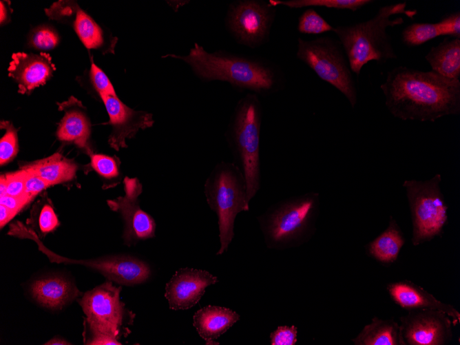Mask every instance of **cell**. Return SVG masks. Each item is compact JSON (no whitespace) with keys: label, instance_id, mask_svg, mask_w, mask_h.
<instances>
[{"label":"cell","instance_id":"6da1fadb","mask_svg":"<svg viewBox=\"0 0 460 345\" xmlns=\"http://www.w3.org/2000/svg\"><path fill=\"white\" fill-rule=\"evenodd\" d=\"M390 113L402 121L434 122L460 114V81L398 66L380 85Z\"/></svg>","mask_w":460,"mask_h":345},{"label":"cell","instance_id":"7a4b0ae2","mask_svg":"<svg viewBox=\"0 0 460 345\" xmlns=\"http://www.w3.org/2000/svg\"><path fill=\"white\" fill-rule=\"evenodd\" d=\"M167 56L182 60L203 81L228 82L235 88L257 95L275 94L285 84L284 73L270 61L224 51L208 52L197 43L186 56L170 54Z\"/></svg>","mask_w":460,"mask_h":345},{"label":"cell","instance_id":"3957f363","mask_svg":"<svg viewBox=\"0 0 460 345\" xmlns=\"http://www.w3.org/2000/svg\"><path fill=\"white\" fill-rule=\"evenodd\" d=\"M406 6L402 2L381 6L368 21L334 28L333 32L339 38L350 69L357 76L363 66L371 61L385 63L397 58L386 29L404 23L401 17L393 19L391 17L403 14L412 18L417 14L416 10H406Z\"/></svg>","mask_w":460,"mask_h":345},{"label":"cell","instance_id":"277c9868","mask_svg":"<svg viewBox=\"0 0 460 345\" xmlns=\"http://www.w3.org/2000/svg\"><path fill=\"white\" fill-rule=\"evenodd\" d=\"M262 117V108L258 95L249 93L238 102L225 134L234 163L244 176L249 201L260 187Z\"/></svg>","mask_w":460,"mask_h":345},{"label":"cell","instance_id":"5b68a950","mask_svg":"<svg viewBox=\"0 0 460 345\" xmlns=\"http://www.w3.org/2000/svg\"><path fill=\"white\" fill-rule=\"evenodd\" d=\"M204 192L207 204L218 217L220 247L216 254L221 255L234 237L237 215L249 209L244 176L234 163L221 161L207 178Z\"/></svg>","mask_w":460,"mask_h":345},{"label":"cell","instance_id":"8992f818","mask_svg":"<svg viewBox=\"0 0 460 345\" xmlns=\"http://www.w3.org/2000/svg\"><path fill=\"white\" fill-rule=\"evenodd\" d=\"M121 287L109 280L86 292L80 300L90 333L85 344H122L118 339L130 333L127 326L132 324L134 314L121 301Z\"/></svg>","mask_w":460,"mask_h":345},{"label":"cell","instance_id":"52a82bcc","mask_svg":"<svg viewBox=\"0 0 460 345\" xmlns=\"http://www.w3.org/2000/svg\"><path fill=\"white\" fill-rule=\"evenodd\" d=\"M318 207L319 194L311 192L269 209L258 217L268 245L285 247L306 241L314 232Z\"/></svg>","mask_w":460,"mask_h":345},{"label":"cell","instance_id":"ba28073f","mask_svg":"<svg viewBox=\"0 0 460 345\" xmlns=\"http://www.w3.org/2000/svg\"><path fill=\"white\" fill-rule=\"evenodd\" d=\"M441 175L426 180H406L403 183L412 220L414 246L439 236L448 222V205L441 190Z\"/></svg>","mask_w":460,"mask_h":345},{"label":"cell","instance_id":"9c48e42d","mask_svg":"<svg viewBox=\"0 0 460 345\" xmlns=\"http://www.w3.org/2000/svg\"><path fill=\"white\" fill-rule=\"evenodd\" d=\"M296 57L342 93L353 108L355 107L357 92L339 42L326 36L312 40L298 38Z\"/></svg>","mask_w":460,"mask_h":345},{"label":"cell","instance_id":"30bf717a","mask_svg":"<svg viewBox=\"0 0 460 345\" xmlns=\"http://www.w3.org/2000/svg\"><path fill=\"white\" fill-rule=\"evenodd\" d=\"M275 8L264 1H237L227 12V27L240 43L253 48L260 47L269 41Z\"/></svg>","mask_w":460,"mask_h":345},{"label":"cell","instance_id":"8fae6325","mask_svg":"<svg viewBox=\"0 0 460 345\" xmlns=\"http://www.w3.org/2000/svg\"><path fill=\"white\" fill-rule=\"evenodd\" d=\"M125 195L107 200L108 207L118 212L124 222L123 238L130 246L139 240L154 237L156 223L154 218L142 210L138 197L143 185L137 178L125 176L123 180Z\"/></svg>","mask_w":460,"mask_h":345},{"label":"cell","instance_id":"7c38bea8","mask_svg":"<svg viewBox=\"0 0 460 345\" xmlns=\"http://www.w3.org/2000/svg\"><path fill=\"white\" fill-rule=\"evenodd\" d=\"M399 320L406 345H444L452 339V321L442 311L411 309Z\"/></svg>","mask_w":460,"mask_h":345},{"label":"cell","instance_id":"4fadbf2b","mask_svg":"<svg viewBox=\"0 0 460 345\" xmlns=\"http://www.w3.org/2000/svg\"><path fill=\"white\" fill-rule=\"evenodd\" d=\"M100 98L109 116L107 124L112 127L108 144L116 151L127 147L126 140L134 138L139 130L151 127L154 123L152 114L130 108L117 96Z\"/></svg>","mask_w":460,"mask_h":345},{"label":"cell","instance_id":"5bb4252c","mask_svg":"<svg viewBox=\"0 0 460 345\" xmlns=\"http://www.w3.org/2000/svg\"><path fill=\"white\" fill-rule=\"evenodd\" d=\"M218 281L209 272L191 268L177 270L166 284L165 297L171 310H187L201 299L205 289Z\"/></svg>","mask_w":460,"mask_h":345},{"label":"cell","instance_id":"9a60e30c","mask_svg":"<svg viewBox=\"0 0 460 345\" xmlns=\"http://www.w3.org/2000/svg\"><path fill=\"white\" fill-rule=\"evenodd\" d=\"M55 65L46 52L12 54L8 75L18 85L19 92L30 94L36 87L44 85L53 75Z\"/></svg>","mask_w":460,"mask_h":345},{"label":"cell","instance_id":"2e32d148","mask_svg":"<svg viewBox=\"0 0 460 345\" xmlns=\"http://www.w3.org/2000/svg\"><path fill=\"white\" fill-rule=\"evenodd\" d=\"M387 290L393 301L408 310L428 309L447 314L455 326L460 322V313L452 305L437 300L431 293L415 283L404 280L388 284Z\"/></svg>","mask_w":460,"mask_h":345},{"label":"cell","instance_id":"e0dca14e","mask_svg":"<svg viewBox=\"0 0 460 345\" xmlns=\"http://www.w3.org/2000/svg\"><path fill=\"white\" fill-rule=\"evenodd\" d=\"M58 105L59 109L64 112L56 130L59 140L74 143L79 148L86 149L90 155L92 154L88 143L90 123L81 101L71 96Z\"/></svg>","mask_w":460,"mask_h":345},{"label":"cell","instance_id":"ac0fdd59","mask_svg":"<svg viewBox=\"0 0 460 345\" xmlns=\"http://www.w3.org/2000/svg\"><path fill=\"white\" fill-rule=\"evenodd\" d=\"M239 319L240 315L230 309L208 305L194 313L193 325L206 344H219L215 340Z\"/></svg>","mask_w":460,"mask_h":345},{"label":"cell","instance_id":"d6986e66","mask_svg":"<svg viewBox=\"0 0 460 345\" xmlns=\"http://www.w3.org/2000/svg\"><path fill=\"white\" fill-rule=\"evenodd\" d=\"M432 71L450 79L459 80L460 39L445 38L425 56Z\"/></svg>","mask_w":460,"mask_h":345},{"label":"cell","instance_id":"ffe728a7","mask_svg":"<svg viewBox=\"0 0 460 345\" xmlns=\"http://www.w3.org/2000/svg\"><path fill=\"white\" fill-rule=\"evenodd\" d=\"M32 297L40 304L50 309H60L76 295V289L66 279L48 277L34 281L31 285Z\"/></svg>","mask_w":460,"mask_h":345},{"label":"cell","instance_id":"44dd1931","mask_svg":"<svg viewBox=\"0 0 460 345\" xmlns=\"http://www.w3.org/2000/svg\"><path fill=\"white\" fill-rule=\"evenodd\" d=\"M41 177L49 185L63 183L74 178L76 164L57 152L47 158L22 166Z\"/></svg>","mask_w":460,"mask_h":345},{"label":"cell","instance_id":"7402d4cb","mask_svg":"<svg viewBox=\"0 0 460 345\" xmlns=\"http://www.w3.org/2000/svg\"><path fill=\"white\" fill-rule=\"evenodd\" d=\"M352 342L355 345H406L397 322L377 317Z\"/></svg>","mask_w":460,"mask_h":345},{"label":"cell","instance_id":"603a6c76","mask_svg":"<svg viewBox=\"0 0 460 345\" xmlns=\"http://www.w3.org/2000/svg\"><path fill=\"white\" fill-rule=\"evenodd\" d=\"M404 242L403 233L391 216L386 229L368 244V251L380 262H393L397 260Z\"/></svg>","mask_w":460,"mask_h":345},{"label":"cell","instance_id":"cb8c5ba5","mask_svg":"<svg viewBox=\"0 0 460 345\" xmlns=\"http://www.w3.org/2000/svg\"><path fill=\"white\" fill-rule=\"evenodd\" d=\"M74 29L88 49H99L105 43L104 32L94 20L80 8L73 21Z\"/></svg>","mask_w":460,"mask_h":345},{"label":"cell","instance_id":"d4e9b609","mask_svg":"<svg viewBox=\"0 0 460 345\" xmlns=\"http://www.w3.org/2000/svg\"><path fill=\"white\" fill-rule=\"evenodd\" d=\"M269 2L274 7L284 6L292 9L322 7L355 12L374 1L371 0H269Z\"/></svg>","mask_w":460,"mask_h":345},{"label":"cell","instance_id":"484cf974","mask_svg":"<svg viewBox=\"0 0 460 345\" xmlns=\"http://www.w3.org/2000/svg\"><path fill=\"white\" fill-rule=\"evenodd\" d=\"M441 36L437 23H413L404 28L401 33V41L409 47L419 46Z\"/></svg>","mask_w":460,"mask_h":345},{"label":"cell","instance_id":"4316f807","mask_svg":"<svg viewBox=\"0 0 460 345\" xmlns=\"http://www.w3.org/2000/svg\"><path fill=\"white\" fill-rule=\"evenodd\" d=\"M333 30L334 28L312 8H307L298 18L297 30L302 34H320Z\"/></svg>","mask_w":460,"mask_h":345},{"label":"cell","instance_id":"83f0119b","mask_svg":"<svg viewBox=\"0 0 460 345\" xmlns=\"http://www.w3.org/2000/svg\"><path fill=\"white\" fill-rule=\"evenodd\" d=\"M0 195L14 197L27 204L30 201L25 193V173L23 169L1 176Z\"/></svg>","mask_w":460,"mask_h":345},{"label":"cell","instance_id":"f1b7e54d","mask_svg":"<svg viewBox=\"0 0 460 345\" xmlns=\"http://www.w3.org/2000/svg\"><path fill=\"white\" fill-rule=\"evenodd\" d=\"M1 128L5 129L0 140V163L3 165L16 156L18 152V138L16 128L10 121H1Z\"/></svg>","mask_w":460,"mask_h":345},{"label":"cell","instance_id":"f546056e","mask_svg":"<svg viewBox=\"0 0 460 345\" xmlns=\"http://www.w3.org/2000/svg\"><path fill=\"white\" fill-rule=\"evenodd\" d=\"M90 158L92 168L103 178L114 180L121 176V162L115 156L92 154Z\"/></svg>","mask_w":460,"mask_h":345},{"label":"cell","instance_id":"4dcf8cb0","mask_svg":"<svg viewBox=\"0 0 460 345\" xmlns=\"http://www.w3.org/2000/svg\"><path fill=\"white\" fill-rule=\"evenodd\" d=\"M34 206L33 216L39 232L45 234L54 231L59 225V221L52 205L48 201H41L40 206Z\"/></svg>","mask_w":460,"mask_h":345},{"label":"cell","instance_id":"1f68e13d","mask_svg":"<svg viewBox=\"0 0 460 345\" xmlns=\"http://www.w3.org/2000/svg\"><path fill=\"white\" fill-rule=\"evenodd\" d=\"M29 43L32 47L39 50H51L59 44V36L54 29L48 26H41L32 31Z\"/></svg>","mask_w":460,"mask_h":345},{"label":"cell","instance_id":"d6a6232c","mask_svg":"<svg viewBox=\"0 0 460 345\" xmlns=\"http://www.w3.org/2000/svg\"><path fill=\"white\" fill-rule=\"evenodd\" d=\"M91 84L99 96H117L114 87L105 73L92 61L90 70Z\"/></svg>","mask_w":460,"mask_h":345},{"label":"cell","instance_id":"836d02e7","mask_svg":"<svg viewBox=\"0 0 460 345\" xmlns=\"http://www.w3.org/2000/svg\"><path fill=\"white\" fill-rule=\"evenodd\" d=\"M79 7L72 1H60L53 5L45 11L46 14L52 19L67 20V18L76 15Z\"/></svg>","mask_w":460,"mask_h":345},{"label":"cell","instance_id":"e575fe53","mask_svg":"<svg viewBox=\"0 0 460 345\" xmlns=\"http://www.w3.org/2000/svg\"><path fill=\"white\" fill-rule=\"evenodd\" d=\"M441 36H450L460 39V12L459 10L444 15L438 22Z\"/></svg>","mask_w":460,"mask_h":345},{"label":"cell","instance_id":"d590c367","mask_svg":"<svg viewBox=\"0 0 460 345\" xmlns=\"http://www.w3.org/2000/svg\"><path fill=\"white\" fill-rule=\"evenodd\" d=\"M297 327L280 326L270 335L271 345H295L297 342Z\"/></svg>","mask_w":460,"mask_h":345},{"label":"cell","instance_id":"8d00e7d4","mask_svg":"<svg viewBox=\"0 0 460 345\" xmlns=\"http://www.w3.org/2000/svg\"><path fill=\"white\" fill-rule=\"evenodd\" d=\"M25 173V188L28 197L31 200L35 196L50 185L32 171L22 167Z\"/></svg>","mask_w":460,"mask_h":345},{"label":"cell","instance_id":"74e56055","mask_svg":"<svg viewBox=\"0 0 460 345\" xmlns=\"http://www.w3.org/2000/svg\"><path fill=\"white\" fill-rule=\"evenodd\" d=\"M0 202V205L6 207L14 215L27 205L23 200L7 195L1 196Z\"/></svg>","mask_w":460,"mask_h":345},{"label":"cell","instance_id":"f35d334b","mask_svg":"<svg viewBox=\"0 0 460 345\" xmlns=\"http://www.w3.org/2000/svg\"><path fill=\"white\" fill-rule=\"evenodd\" d=\"M14 215L6 207L0 205V223L1 228L12 218Z\"/></svg>","mask_w":460,"mask_h":345},{"label":"cell","instance_id":"ab89813d","mask_svg":"<svg viewBox=\"0 0 460 345\" xmlns=\"http://www.w3.org/2000/svg\"><path fill=\"white\" fill-rule=\"evenodd\" d=\"M5 1H1V8H0V23L1 25L6 23L9 19V10L8 7L4 3Z\"/></svg>","mask_w":460,"mask_h":345},{"label":"cell","instance_id":"60d3db41","mask_svg":"<svg viewBox=\"0 0 460 345\" xmlns=\"http://www.w3.org/2000/svg\"><path fill=\"white\" fill-rule=\"evenodd\" d=\"M45 344H48V345H65V344H70L69 342L65 341V339L62 338H59V337H54L48 342H46Z\"/></svg>","mask_w":460,"mask_h":345}]
</instances>
